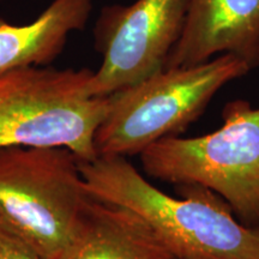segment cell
Segmentation results:
<instances>
[{
  "label": "cell",
  "instance_id": "9c48e42d",
  "mask_svg": "<svg viewBox=\"0 0 259 259\" xmlns=\"http://www.w3.org/2000/svg\"><path fill=\"white\" fill-rule=\"evenodd\" d=\"M93 0H53L34 22L15 25L0 18V74L46 66L63 52L67 37L82 30Z\"/></svg>",
  "mask_w": 259,
  "mask_h": 259
},
{
  "label": "cell",
  "instance_id": "52a82bcc",
  "mask_svg": "<svg viewBox=\"0 0 259 259\" xmlns=\"http://www.w3.org/2000/svg\"><path fill=\"white\" fill-rule=\"evenodd\" d=\"M233 54L259 66V0H190L179 41L164 67L192 66Z\"/></svg>",
  "mask_w": 259,
  "mask_h": 259
},
{
  "label": "cell",
  "instance_id": "7a4b0ae2",
  "mask_svg": "<svg viewBox=\"0 0 259 259\" xmlns=\"http://www.w3.org/2000/svg\"><path fill=\"white\" fill-rule=\"evenodd\" d=\"M233 54L185 67H163L111 94L95 136L99 156L128 157L162 138L178 136L198 119L223 87L250 72Z\"/></svg>",
  "mask_w": 259,
  "mask_h": 259
},
{
  "label": "cell",
  "instance_id": "8992f818",
  "mask_svg": "<svg viewBox=\"0 0 259 259\" xmlns=\"http://www.w3.org/2000/svg\"><path fill=\"white\" fill-rule=\"evenodd\" d=\"M190 0H136L103 8L94 28L102 56L92 90L108 96L163 69L179 41Z\"/></svg>",
  "mask_w": 259,
  "mask_h": 259
},
{
  "label": "cell",
  "instance_id": "277c9868",
  "mask_svg": "<svg viewBox=\"0 0 259 259\" xmlns=\"http://www.w3.org/2000/svg\"><path fill=\"white\" fill-rule=\"evenodd\" d=\"M92 198L69 149H0V229L41 259L60 257Z\"/></svg>",
  "mask_w": 259,
  "mask_h": 259
},
{
  "label": "cell",
  "instance_id": "5b68a950",
  "mask_svg": "<svg viewBox=\"0 0 259 259\" xmlns=\"http://www.w3.org/2000/svg\"><path fill=\"white\" fill-rule=\"evenodd\" d=\"M222 118V125L208 135L155 142L139 160L149 177L206 187L240 221L259 226V107L234 100L225 106Z\"/></svg>",
  "mask_w": 259,
  "mask_h": 259
},
{
  "label": "cell",
  "instance_id": "3957f363",
  "mask_svg": "<svg viewBox=\"0 0 259 259\" xmlns=\"http://www.w3.org/2000/svg\"><path fill=\"white\" fill-rule=\"evenodd\" d=\"M93 74L41 66L0 74V149L66 148L82 162L99 156L95 136L109 96L94 95Z\"/></svg>",
  "mask_w": 259,
  "mask_h": 259
},
{
  "label": "cell",
  "instance_id": "30bf717a",
  "mask_svg": "<svg viewBox=\"0 0 259 259\" xmlns=\"http://www.w3.org/2000/svg\"><path fill=\"white\" fill-rule=\"evenodd\" d=\"M0 259H41L36 252L0 229Z\"/></svg>",
  "mask_w": 259,
  "mask_h": 259
},
{
  "label": "cell",
  "instance_id": "ba28073f",
  "mask_svg": "<svg viewBox=\"0 0 259 259\" xmlns=\"http://www.w3.org/2000/svg\"><path fill=\"white\" fill-rule=\"evenodd\" d=\"M58 259H173L150 226L125 206L90 199Z\"/></svg>",
  "mask_w": 259,
  "mask_h": 259
},
{
  "label": "cell",
  "instance_id": "6da1fadb",
  "mask_svg": "<svg viewBox=\"0 0 259 259\" xmlns=\"http://www.w3.org/2000/svg\"><path fill=\"white\" fill-rule=\"evenodd\" d=\"M79 166L90 196L141 216L173 259H259V226L240 221L211 190L184 185L181 197L169 196L122 156Z\"/></svg>",
  "mask_w": 259,
  "mask_h": 259
}]
</instances>
